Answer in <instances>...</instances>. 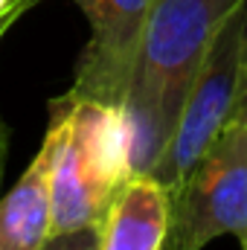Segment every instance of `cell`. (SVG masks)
I'll return each instance as SVG.
<instances>
[{"mask_svg": "<svg viewBox=\"0 0 247 250\" xmlns=\"http://www.w3.org/2000/svg\"><path fill=\"white\" fill-rule=\"evenodd\" d=\"M239 0H154L123 99L131 175H151L218 26Z\"/></svg>", "mask_w": 247, "mask_h": 250, "instance_id": "obj_1", "label": "cell"}, {"mask_svg": "<svg viewBox=\"0 0 247 250\" xmlns=\"http://www.w3.org/2000/svg\"><path fill=\"white\" fill-rule=\"evenodd\" d=\"M67 99V134L53 166V227L50 236L93 227L123 184L131 178L128 125L123 105L93 99Z\"/></svg>", "mask_w": 247, "mask_h": 250, "instance_id": "obj_2", "label": "cell"}, {"mask_svg": "<svg viewBox=\"0 0 247 250\" xmlns=\"http://www.w3.org/2000/svg\"><path fill=\"white\" fill-rule=\"evenodd\" d=\"M218 236L247 250V117H230L169 192L160 250H204Z\"/></svg>", "mask_w": 247, "mask_h": 250, "instance_id": "obj_3", "label": "cell"}, {"mask_svg": "<svg viewBox=\"0 0 247 250\" xmlns=\"http://www.w3.org/2000/svg\"><path fill=\"white\" fill-rule=\"evenodd\" d=\"M247 73V0H239L233 12L218 26L192 90L186 96L181 123L175 128L163 157L151 169V178L166 189V195L178 187L186 169L198 160V154L215 140V134L230 123L236 105L242 99Z\"/></svg>", "mask_w": 247, "mask_h": 250, "instance_id": "obj_4", "label": "cell"}, {"mask_svg": "<svg viewBox=\"0 0 247 250\" xmlns=\"http://www.w3.org/2000/svg\"><path fill=\"white\" fill-rule=\"evenodd\" d=\"M90 23L70 96L123 105L154 0H73Z\"/></svg>", "mask_w": 247, "mask_h": 250, "instance_id": "obj_5", "label": "cell"}, {"mask_svg": "<svg viewBox=\"0 0 247 250\" xmlns=\"http://www.w3.org/2000/svg\"><path fill=\"white\" fill-rule=\"evenodd\" d=\"M67 134V99H56L53 125L21 175V181L0 201V250H41L53 227V166Z\"/></svg>", "mask_w": 247, "mask_h": 250, "instance_id": "obj_6", "label": "cell"}, {"mask_svg": "<svg viewBox=\"0 0 247 250\" xmlns=\"http://www.w3.org/2000/svg\"><path fill=\"white\" fill-rule=\"evenodd\" d=\"M166 227V189L151 175H131L105 212L99 250H160Z\"/></svg>", "mask_w": 247, "mask_h": 250, "instance_id": "obj_7", "label": "cell"}, {"mask_svg": "<svg viewBox=\"0 0 247 250\" xmlns=\"http://www.w3.org/2000/svg\"><path fill=\"white\" fill-rule=\"evenodd\" d=\"M99 245H102V224H93L70 233H56L41 245V250H99Z\"/></svg>", "mask_w": 247, "mask_h": 250, "instance_id": "obj_8", "label": "cell"}, {"mask_svg": "<svg viewBox=\"0 0 247 250\" xmlns=\"http://www.w3.org/2000/svg\"><path fill=\"white\" fill-rule=\"evenodd\" d=\"M233 117H247V73H245V87H242V99L236 105V114Z\"/></svg>", "mask_w": 247, "mask_h": 250, "instance_id": "obj_9", "label": "cell"}, {"mask_svg": "<svg viewBox=\"0 0 247 250\" xmlns=\"http://www.w3.org/2000/svg\"><path fill=\"white\" fill-rule=\"evenodd\" d=\"M0 169H3V140H0ZM3 175V172H0Z\"/></svg>", "mask_w": 247, "mask_h": 250, "instance_id": "obj_10", "label": "cell"}, {"mask_svg": "<svg viewBox=\"0 0 247 250\" xmlns=\"http://www.w3.org/2000/svg\"><path fill=\"white\" fill-rule=\"evenodd\" d=\"M6 3H9V0H0V12H3V9H6Z\"/></svg>", "mask_w": 247, "mask_h": 250, "instance_id": "obj_11", "label": "cell"}]
</instances>
